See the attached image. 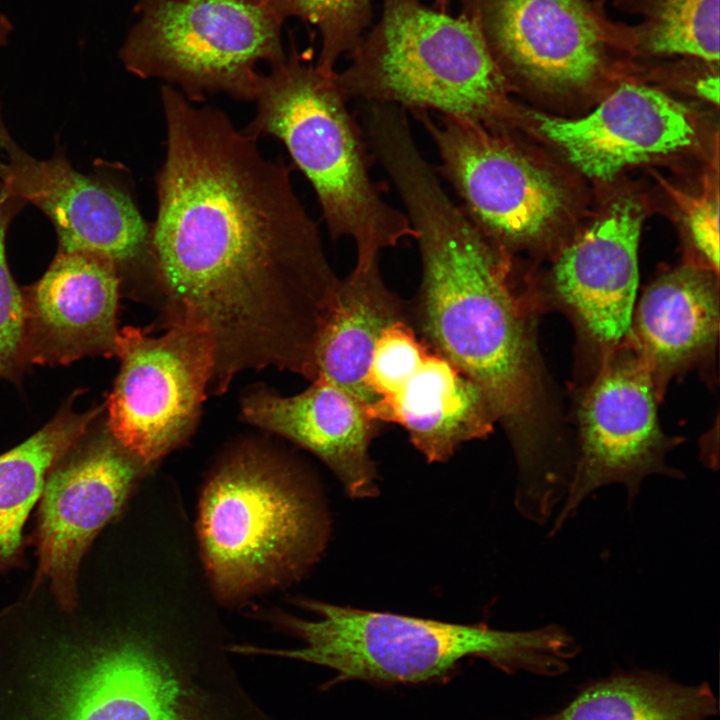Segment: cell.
Returning <instances> with one entry per match:
<instances>
[{"label": "cell", "mask_w": 720, "mask_h": 720, "mask_svg": "<svg viewBox=\"0 0 720 720\" xmlns=\"http://www.w3.org/2000/svg\"><path fill=\"white\" fill-rule=\"evenodd\" d=\"M695 88L699 96L709 102L718 104L719 79L717 75L709 74L704 76L697 81Z\"/></svg>", "instance_id": "obj_28"}, {"label": "cell", "mask_w": 720, "mask_h": 720, "mask_svg": "<svg viewBox=\"0 0 720 720\" xmlns=\"http://www.w3.org/2000/svg\"><path fill=\"white\" fill-rule=\"evenodd\" d=\"M431 351L417 338L409 320L388 326L377 340L366 377L365 386L372 404L396 393Z\"/></svg>", "instance_id": "obj_26"}, {"label": "cell", "mask_w": 720, "mask_h": 720, "mask_svg": "<svg viewBox=\"0 0 720 720\" xmlns=\"http://www.w3.org/2000/svg\"><path fill=\"white\" fill-rule=\"evenodd\" d=\"M400 320H408L407 311L385 285L379 260L355 264L350 274L340 279L320 332L316 377H324L369 408L372 399L365 382L375 345L381 333Z\"/></svg>", "instance_id": "obj_20"}, {"label": "cell", "mask_w": 720, "mask_h": 720, "mask_svg": "<svg viewBox=\"0 0 720 720\" xmlns=\"http://www.w3.org/2000/svg\"><path fill=\"white\" fill-rule=\"evenodd\" d=\"M720 0H642L636 38L654 54L719 60Z\"/></svg>", "instance_id": "obj_23"}, {"label": "cell", "mask_w": 720, "mask_h": 720, "mask_svg": "<svg viewBox=\"0 0 720 720\" xmlns=\"http://www.w3.org/2000/svg\"><path fill=\"white\" fill-rule=\"evenodd\" d=\"M539 130L584 174L610 180L630 165L690 146L695 126L682 103L625 83L577 119L538 116Z\"/></svg>", "instance_id": "obj_15"}, {"label": "cell", "mask_w": 720, "mask_h": 720, "mask_svg": "<svg viewBox=\"0 0 720 720\" xmlns=\"http://www.w3.org/2000/svg\"><path fill=\"white\" fill-rule=\"evenodd\" d=\"M121 287L108 260L57 250L42 277L22 288L28 364L67 365L87 356H116Z\"/></svg>", "instance_id": "obj_14"}, {"label": "cell", "mask_w": 720, "mask_h": 720, "mask_svg": "<svg viewBox=\"0 0 720 720\" xmlns=\"http://www.w3.org/2000/svg\"><path fill=\"white\" fill-rule=\"evenodd\" d=\"M26 205L0 179V378L21 382L28 366L24 347L23 291L14 281L6 259L5 239L12 219Z\"/></svg>", "instance_id": "obj_25"}, {"label": "cell", "mask_w": 720, "mask_h": 720, "mask_svg": "<svg viewBox=\"0 0 720 720\" xmlns=\"http://www.w3.org/2000/svg\"><path fill=\"white\" fill-rule=\"evenodd\" d=\"M0 148L7 160L0 179L48 217L58 251L108 260L122 285L142 268H151L150 227L125 185L104 169L78 172L60 149L50 159H35L15 142L1 114Z\"/></svg>", "instance_id": "obj_10"}, {"label": "cell", "mask_w": 720, "mask_h": 720, "mask_svg": "<svg viewBox=\"0 0 720 720\" xmlns=\"http://www.w3.org/2000/svg\"><path fill=\"white\" fill-rule=\"evenodd\" d=\"M719 297L710 273L684 266L666 273L644 292L631 321L636 356L656 379L695 361L715 344Z\"/></svg>", "instance_id": "obj_19"}, {"label": "cell", "mask_w": 720, "mask_h": 720, "mask_svg": "<svg viewBox=\"0 0 720 720\" xmlns=\"http://www.w3.org/2000/svg\"><path fill=\"white\" fill-rule=\"evenodd\" d=\"M166 156L150 227L151 271L168 324L191 322L214 347L212 392L246 370L312 380L340 279L287 167L212 107L162 87Z\"/></svg>", "instance_id": "obj_1"}, {"label": "cell", "mask_w": 720, "mask_h": 720, "mask_svg": "<svg viewBox=\"0 0 720 720\" xmlns=\"http://www.w3.org/2000/svg\"><path fill=\"white\" fill-rule=\"evenodd\" d=\"M462 2L505 78L561 90L587 84L602 68L606 37L583 0Z\"/></svg>", "instance_id": "obj_13"}, {"label": "cell", "mask_w": 720, "mask_h": 720, "mask_svg": "<svg viewBox=\"0 0 720 720\" xmlns=\"http://www.w3.org/2000/svg\"><path fill=\"white\" fill-rule=\"evenodd\" d=\"M161 336L119 331L120 369L105 407L113 438L150 469L192 432L214 369L206 328L175 322Z\"/></svg>", "instance_id": "obj_8"}, {"label": "cell", "mask_w": 720, "mask_h": 720, "mask_svg": "<svg viewBox=\"0 0 720 720\" xmlns=\"http://www.w3.org/2000/svg\"><path fill=\"white\" fill-rule=\"evenodd\" d=\"M333 78L347 101L466 118L497 132L513 119L508 81L473 18L383 0L382 15Z\"/></svg>", "instance_id": "obj_6"}, {"label": "cell", "mask_w": 720, "mask_h": 720, "mask_svg": "<svg viewBox=\"0 0 720 720\" xmlns=\"http://www.w3.org/2000/svg\"><path fill=\"white\" fill-rule=\"evenodd\" d=\"M310 60L292 39L289 52L261 74L256 115L243 131L286 146L313 187L331 237L351 239L356 264L366 265L415 232L373 180L363 129L335 84V72L325 74Z\"/></svg>", "instance_id": "obj_4"}, {"label": "cell", "mask_w": 720, "mask_h": 720, "mask_svg": "<svg viewBox=\"0 0 720 720\" xmlns=\"http://www.w3.org/2000/svg\"><path fill=\"white\" fill-rule=\"evenodd\" d=\"M135 10L119 51L123 65L176 85L190 102L219 92L254 100L257 66L286 53L285 20L258 0H139Z\"/></svg>", "instance_id": "obj_7"}, {"label": "cell", "mask_w": 720, "mask_h": 720, "mask_svg": "<svg viewBox=\"0 0 720 720\" xmlns=\"http://www.w3.org/2000/svg\"><path fill=\"white\" fill-rule=\"evenodd\" d=\"M717 714L707 682L687 686L640 670L591 682L564 708L534 720H708Z\"/></svg>", "instance_id": "obj_22"}, {"label": "cell", "mask_w": 720, "mask_h": 720, "mask_svg": "<svg viewBox=\"0 0 720 720\" xmlns=\"http://www.w3.org/2000/svg\"><path fill=\"white\" fill-rule=\"evenodd\" d=\"M12 31V23L10 20L0 11V47L7 44L9 35ZM4 170V162L0 161V176Z\"/></svg>", "instance_id": "obj_29"}, {"label": "cell", "mask_w": 720, "mask_h": 720, "mask_svg": "<svg viewBox=\"0 0 720 720\" xmlns=\"http://www.w3.org/2000/svg\"><path fill=\"white\" fill-rule=\"evenodd\" d=\"M655 385L636 354L606 360L579 409V453L550 535L605 485H624L631 503L645 477H681L664 460L673 441L664 436L658 423Z\"/></svg>", "instance_id": "obj_11"}, {"label": "cell", "mask_w": 720, "mask_h": 720, "mask_svg": "<svg viewBox=\"0 0 720 720\" xmlns=\"http://www.w3.org/2000/svg\"><path fill=\"white\" fill-rule=\"evenodd\" d=\"M95 422L50 471L41 494L34 586L47 579L65 611L77 605L84 554L149 470Z\"/></svg>", "instance_id": "obj_12"}, {"label": "cell", "mask_w": 720, "mask_h": 720, "mask_svg": "<svg viewBox=\"0 0 720 720\" xmlns=\"http://www.w3.org/2000/svg\"><path fill=\"white\" fill-rule=\"evenodd\" d=\"M383 169L419 246L417 319L424 342L483 389L509 432L518 465L536 464L546 453L530 424L536 361L504 253L449 198L419 148H399Z\"/></svg>", "instance_id": "obj_2"}, {"label": "cell", "mask_w": 720, "mask_h": 720, "mask_svg": "<svg viewBox=\"0 0 720 720\" xmlns=\"http://www.w3.org/2000/svg\"><path fill=\"white\" fill-rule=\"evenodd\" d=\"M284 20L297 17L314 25L321 36L317 67L333 74L340 56L361 42L371 21L370 0H258Z\"/></svg>", "instance_id": "obj_24"}, {"label": "cell", "mask_w": 720, "mask_h": 720, "mask_svg": "<svg viewBox=\"0 0 720 720\" xmlns=\"http://www.w3.org/2000/svg\"><path fill=\"white\" fill-rule=\"evenodd\" d=\"M412 114L431 138L439 171L462 210L498 249L536 239L560 215L562 188L498 132L457 116Z\"/></svg>", "instance_id": "obj_9"}, {"label": "cell", "mask_w": 720, "mask_h": 720, "mask_svg": "<svg viewBox=\"0 0 720 720\" xmlns=\"http://www.w3.org/2000/svg\"><path fill=\"white\" fill-rule=\"evenodd\" d=\"M688 228L696 248L717 274L719 269L718 194L696 201L688 213Z\"/></svg>", "instance_id": "obj_27"}, {"label": "cell", "mask_w": 720, "mask_h": 720, "mask_svg": "<svg viewBox=\"0 0 720 720\" xmlns=\"http://www.w3.org/2000/svg\"><path fill=\"white\" fill-rule=\"evenodd\" d=\"M451 3V0H435V9L447 12V8L449 7Z\"/></svg>", "instance_id": "obj_30"}, {"label": "cell", "mask_w": 720, "mask_h": 720, "mask_svg": "<svg viewBox=\"0 0 720 720\" xmlns=\"http://www.w3.org/2000/svg\"><path fill=\"white\" fill-rule=\"evenodd\" d=\"M79 394L75 391L39 431L0 455V572L23 562L22 529L50 471L103 412L100 406L76 412Z\"/></svg>", "instance_id": "obj_21"}, {"label": "cell", "mask_w": 720, "mask_h": 720, "mask_svg": "<svg viewBox=\"0 0 720 720\" xmlns=\"http://www.w3.org/2000/svg\"><path fill=\"white\" fill-rule=\"evenodd\" d=\"M642 213L629 199L611 209L568 246L554 269L561 300L589 334L617 345L630 330L638 286Z\"/></svg>", "instance_id": "obj_17"}, {"label": "cell", "mask_w": 720, "mask_h": 720, "mask_svg": "<svg viewBox=\"0 0 720 720\" xmlns=\"http://www.w3.org/2000/svg\"><path fill=\"white\" fill-rule=\"evenodd\" d=\"M328 530L311 482L262 449L244 448L226 458L200 497L201 558L224 603L297 580L318 560Z\"/></svg>", "instance_id": "obj_5"}, {"label": "cell", "mask_w": 720, "mask_h": 720, "mask_svg": "<svg viewBox=\"0 0 720 720\" xmlns=\"http://www.w3.org/2000/svg\"><path fill=\"white\" fill-rule=\"evenodd\" d=\"M314 615H276L300 639L296 649L246 645V655H267L323 666L336 675L323 686L348 681L377 686L420 685L450 679L467 659L480 658L505 673L557 676L578 652L573 637L557 625L505 631L486 624H458L407 615L359 610L301 599Z\"/></svg>", "instance_id": "obj_3"}, {"label": "cell", "mask_w": 720, "mask_h": 720, "mask_svg": "<svg viewBox=\"0 0 720 720\" xmlns=\"http://www.w3.org/2000/svg\"><path fill=\"white\" fill-rule=\"evenodd\" d=\"M377 422L401 425L429 462L447 461L464 442L486 438L497 421L483 389L433 350L393 395L373 403Z\"/></svg>", "instance_id": "obj_18"}, {"label": "cell", "mask_w": 720, "mask_h": 720, "mask_svg": "<svg viewBox=\"0 0 720 720\" xmlns=\"http://www.w3.org/2000/svg\"><path fill=\"white\" fill-rule=\"evenodd\" d=\"M305 391L281 396L265 388L242 401L243 418L281 435L321 459L352 498L378 493V477L369 448L378 422L361 400L322 376Z\"/></svg>", "instance_id": "obj_16"}, {"label": "cell", "mask_w": 720, "mask_h": 720, "mask_svg": "<svg viewBox=\"0 0 720 720\" xmlns=\"http://www.w3.org/2000/svg\"><path fill=\"white\" fill-rule=\"evenodd\" d=\"M137 1H139V0H137Z\"/></svg>", "instance_id": "obj_31"}]
</instances>
